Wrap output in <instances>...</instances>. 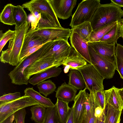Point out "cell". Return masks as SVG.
Returning <instances> with one entry per match:
<instances>
[{"label": "cell", "instance_id": "obj_1", "mask_svg": "<svg viewBox=\"0 0 123 123\" xmlns=\"http://www.w3.org/2000/svg\"><path fill=\"white\" fill-rule=\"evenodd\" d=\"M31 22L27 21L18 28H15L14 37L9 41L7 49L2 51L0 57L1 62L16 66L19 62L20 55L26 34L31 26Z\"/></svg>", "mask_w": 123, "mask_h": 123}, {"label": "cell", "instance_id": "obj_2", "mask_svg": "<svg viewBox=\"0 0 123 123\" xmlns=\"http://www.w3.org/2000/svg\"><path fill=\"white\" fill-rule=\"evenodd\" d=\"M123 16V10L112 2L100 4L90 21L93 31L118 21Z\"/></svg>", "mask_w": 123, "mask_h": 123}, {"label": "cell", "instance_id": "obj_3", "mask_svg": "<svg viewBox=\"0 0 123 123\" xmlns=\"http://www.w3.org/2000/svg\"><path fill=\"white\" fill-rule=\"evenodd\" d=\"M51 41L46 43L37 51L24 58L10 72L8 75L12 84L19 85L28 84L29 82L26 80L23 76L24 71L28 66L37 60L48 50Z\"/></svg>", "mask_w": 123, "mask_h": 123}, {"label": "cell", "instance_id": "obj_4", "mask_svg": "<svg viewBox=\"0 0 123 123\" xmlns=\"http://www.w3.org/2000/svg\"><path fill=\"white\" fill-rule=\"evenodd\" d=\"M100 0H83L79 4L72 16L70 26L72 28L87 21H90L100 4Z\"/></svg>", "mask_w": 123, "mask_h": 123}, {"label": "cell", "instance_id": "obj_5", "mask_svg": "<svg viewBox=\"0 0 123 123\" xmlns=\"http://www.w3.org/2000/svg\"><path fill=\"white\" fill-rule=\"evenodd\" d=\"M39 104L30 97L25 95L11 102H0V123L20 109Z\"/></svg>", "mask_w": 123, "mask_h": 123}, {"label": "cell", "instance_id": "obj_6", "mask_svg": "<svg viewBox=\"0 0 123 123\" xmlns=\"http://www.w3.org/2000/svg\"><path fill=\"white\" fill-rule=\"evenodd\" d=\"M81 73L85 84V88L90 92L104 90L105 79L91 64H88L77 69Z\"/></svg>", "mask_w": 123, "mask_h": 123}, {"label": "cell", "instance_id": "obj_7", "mask_svg": "<svg viewBox=\"0 0 123 123\" xmlns=\"http://www.w3.org/2000/svg\"><path fill=\"white\" fill-rule=\"evenodd\" d=\"M88 45L91 64L104 79L112 78L116 70V63L109 62L98 54L91 46Z\"/></svg>", "mask_w": 123, "mask_h": 123}, {"label": "cell", "instance_id": "obj_8", "mask_svg": "<svg viewBox=\"0 0 123 123\" xmlns=\"http://www.w3.org/2000/svg\"><path fill=\"white\" fill-rule=\"evenodd\" d=\"M71 48L68 41L64 40L51 41L49 49L37 60L53 58L62 65L69 55Z\"/></svg>", "mask_w": 123, "mask_h": 123}, {"label": "cell", "instance_id": "obj_9", "mask_svg": "<svg viewBox=\"0 0 123 123\" xmlns=\"http://www.w3.org/2000/svg\"><path fill=\"white\" fill-rule=\"evenodd\" d=\"M72 32L69 28H37L34 30H29L26 34L32 36H38L45 38L49 41L63 39L68 41Z\"/></svg>", "mask_w": 123, "mask_h": 123}, {"label": "cell", "instance_id": "obj_10", "mask_svg": "<svg viewBox=\"0 0 123 123\" xmlns=\"http://www.w3.org/2000/svg\"><path fill=\"white\" fill-rule=\"evenodd\" d=\"M24 8L29 7L36 10L47 17L59 28H62L48 0H32L23 4Z\"/></svg>", "mask_w": 123, "mask_h": 123}, {"label": "cell", "instance_id": "obj_11", "mask_svg": "<svg viewBox=\"0 0 123 123\" xmlns=\"http://www.w3.org/2000/svg\"><path fill=\"white\" fill-rule=\"evenodd\" d=\"M62 64L53 58H48L37 60L28 66L24 70L23 75L29 82L31 76L45 71L52 67H58Z\"/></svg>", "mask_w": 123, "mask_h": 123}, {"label": "cell", "instance_id": "obj_12", "mask_svg": "<svg viewBox=\"0 0 123 123\" xmlns=\"http://www.w3.org/2000/svg\"><path fill=\"white\" fill-rule=\"evenodd\" d=\"M57 17L67 19L72 16V11L76 0H48Z\"/></svg>", "mask_w": 123, "mask_h": 123}, {"label": "cell", "instance_id": "obj_13", "mask_svg": "<svg viewBox=\"0 0 123 123\" xmlns=\"http://www.w3.org/2000/svg\"><path fill=\"white\" fill-rule=\"evenodd\" d=\"M98 54L110 62L115 63L116 44H109L102 41L88 43Z\"/></svg>", "mask_w": 123, "mask_h": 123}, {"label": "cell", "instance_id": "obj_14", "mask_svg": "<svg viewBox=\"0 0 123 123\" xmlns=\"http://www.w3.org/2000/svg\"><path fill=\"white\" fill-rule=\"evenodd\" d=\"M86 88L80 90L74 100V123H80L82 120L85 111V102L86 92Z\"/></svg>", "mask_w": 123, "mask_h": 123}, {"label": "cell", "instance_id": "obj_15", "mask_svg": "<svg viewBox=\"0 0 123 123\" xmlns=\"http://www.w3.org/2000/svg\"><path fill=\"white\" fill-rule=\"evenodd\" d=\"M86 61L71 46V51L68 57L64 62V73H68L69 70L77 69L87 64Z\"/></svg>", "mask_w": 123, "mask_h": 123}, {"label": "cell", "instance_id": "obj_16", "mask_svg": "<svg viewBox=\"0 0 123 123\" xmlns=\"http://www.w3.org/2000/svg\"><path fill=\"white\" fill-rule=\"evenodd\" d=\"M70 40L71 46L74 48L87 62L91 64L89 52L88 42L75 32H72L70 37Z\"/></svg>", "mask_w": 123, "mask_h": 123}, {"label": "cell", "instance_id": "obj_17", "mask_svg": "<svg viewBox=\"0 0 123 123\" xmlns=\"http://www.w3.org/2000/svg\"><path fill=\"white\" fill-rule=\"evenodd\" d=\"M49 41H50L40 37L32 36L26 34L20 55L19 62L24 58L30 49L36 46L42 45Z\"/></svg>", "mask_w": 123, "mask_h": 123}, {"label": "cell", "instance_id": "obj_18", "mask_svg": "<svg viewBox=\"0 0 123 123\" xmlns=\"http://www.w3.org/2000/svg\"><path fill=\"white\" fill-rule=\"evenodd\" d=\"M62 71L60 68L52 67L33 75L29 80V83L34 86L50 78L59 76Z\"/></svg>", "mask_w": 123, "mask_h": 123}, {"label": "cell", "instance_id": "obj_19", "mask_svg": "<svg viewBox=\"0 0 123 123\" xmlns=\"http://www.w3.org/2000/svg\"><path fill=\"white\" fill-rule=\"evenodd\" d=\"M77 92L76 89L64 82L58 87L56 91L55 97L69 103L74 100Z\"/></svg>", "mask_w": 123, "mask_h": 123}, {"label": "cell", "instance_id": "obj_20", "mask_svg": "<svg viewBox=\"0 0 123 123\" xmlns=\"http://www.w3.org/2000/svg\"><path fill=\"white\" fill-rule=\"evenodd\" d=\"M118 88L113 86L111 88L104 90L106 104L115 109L122 110L123 102L118 91Z\"/></svg>", "mask_w": 123, "mask_h": 123}, {"label": "cell", "instance_id": "obj_21", "mask_svg": "<svg viewBox=\"0 0 123 123\" xmlns=\"http://www.w3.org/2000/svg\"><path fill=\"white\" fill-rule=\"evenodd\" d=\"M25 95L29 96L38 103L39 105L48 108L54 107V104L49 98L44 97L35 90L32 87L26 88L24 90Z\"/></svg>", "mask_w": 123, "mask_h": 123}, {"label": "cell", "instance_id": "obj_22", "mask_svg": "<svg viewBox=\"0 0 123 123\" xmlns=\"http://www.w3.org/2000/svg\"><path fill=\"white\" fill-rule=\"evenodd\" d=\"M68 84L77 90H82L85 88V83L80 72L77 69H72L69 71Z\"/></svg>", "mask_w": 123, "mask_h": 123}, {"label": "cell", "instance_id": "obj_23", "mask_svg": "<svg viewBox=\"0 0 123 123\" xmlns=\"http://www.w3.org/2000/svg\"><path fill=\"white\" fill-rule=\"evenodd\" d=\"M68 103L57 98L55 104L58 117L60 123H66L67 119L71 109L68 106Z\"/></svg>", "mask_w": 123, "mask_h": 123}, {"label": "cell", "instance_id": "obj_24", "mask_svg": "<svg viewBox=\"0 0 123 123\" xmlns=\"http://www.w3.org/2000/svg\"><path fill=\"white\" fill-rule=\"evenodd\" d=\"M22 6H13V18L15 23V28H18L26 22L28 17Z\"/></svg>", "mask_w": 123, "mask_h": 123}, {"label": "cell", "instance_id": "obj_25", "mask_svg": "<svg viewBox=\"0 0 123 123\" xmlns=\"http://www.w3.org/2000/svg\"><path fill=\"white\" fill-rule=\"evenodd\" d=\"M72 32H75L79 35L88 43L89 37L93 31L90 21L85 22L71 28Z\"/></svg>", "mask_w": 123, "mask_h": 123}, {"label": "cell", "instance_id": "obj_26", "mask_svg": "<svg viewBox=\"0 0 123 123\" xmlns=\"http://www.w3.org/2000/svg\"><path fill=\"white\" fill-rule=\"evenodd\" d=\"M121 37L120 25L118 22L117 24L103 37L100 41L109 44H116L118 39Z\"/></svg>", "mask_w": 123, "mask_h": 123}, {"label": "cell", "instance_id": "obj_27", "mask_svg": "<svg viewBox=\"0 0 123 123\" xmlns=\"http://www.w3.org/2000/svg\"><path fill=\"white\" fill-rule=\"evenodd\" d=\"M117 22H115L97 30L92 31L90 34L88 43L100 41L103 37L117 24Z\"/></svg>", "mask_w": 123, "mask_h": 123}, {"label": "cell", "instance_id": "obj_28", "mask_svg": "<svg viewBox=\"0 0 123 123\" xmlns=\"http://www.w3.org/2000/svg\"><path fill=\"white\" fill-rule=\"evenodd\" d=\"M106 110L104 123H120L122 110L116 109L109 104Z\"/></svg>", "mask_w": 123, "mask_h": 123}, {"label": "cell", "instance_id": "obj_29", "mask_svg": "<svg viewBox=\"0 0 123 123\" xmlns=\"http://www.w3.org/2000/svg\"><path fill=\"white\" fill-rule=\"evenodd\" d=\"M13 6L12 4L9 3L5 6L0 14L1 22L8 25H15L13 14Z\"/></svg>", "mask_w": 123, "mask_h": 123}, {"label": "cell", "instance_id": "obj_30", "mask_svg": "<svg viewBox=\"0 0 123 123\" xmlns=\"http://www.w3.org/2000/svg\"><path fill=\"white\" fill-rule=\"evenodd\" d=\"M46 109L40 105H33L30 109L31 113V119L36 123H42L45 115Z\"/></svg>", "mask_w": 123, "mask_h": 123}, {"label": "cell", "instance_id": "obj_31", "mask_svg": "<svg viewBox=\"0 0 123 123\" xmlns=\"http://www.w3.org/2000/svg\"><path fill=\"white\" fill-rule=\"evenodd\" d=\"M86 123H94L95 116L90 94L86 93L84 115Z\"/></svg>", "mask_w": 123, "mask_h": 123}, {"label": "cell", "instance_id": "obj_32", "mask_svg": "<svg viewBox=\"0 0 123 123\" xmlns=\"http://www.w3.org/2000/svg\"><path fill=\"white\" fill-rule=\"evenodd\" d=\"M115 50V63L116 70L119 74L121 78L123 80V46L116 43Z\"/></svg>", "mask_w": 123, "mask_h": 123}, {"label": "cell", "instance_id": "obj_33", "mask_svg": "<svg viewBox=\"0 0 123 123\" xmlns=\"http://www.w3.org/2000/svg\"><path fill=\"white\" fill-rule=\"evenodd\" d=\"M39 92L45 97L53 93L56 88L55 84L51 80L43 81L37 85Z\"/></svg>", "mask_w": 123, "mask_h": 123}, {"label": "cell", "instance_id": "obj_34", "mask_svg": "<svg viewBox=\"0 0 123 123\" xmlns=\"http://www.w3.org/2000/svg\"><path fill=\"white\" fill-rule=\"evenodd\" d=\"M58 117L56 106L46 109L44 120L42 123H59Z\"/></svg>", "mask_w": 123, "mask_h": 123}, {"label": "cell", "instance_id": "obj_35", "mask_svg": "<svg viewBox=\"0 0 123 123\" xmlns=\"http://www.w3.org/2000/svg\"><path fill=\"white\" fill-rule=\"evenodd\" d=\"M15 33V30L12 31L9 29L3 34L2 36L0 38V52L7 42L14 37Z\"/></svg>", "mask_w": 123, "mask_h": 123}, {"label": "cell", "instance_id": "obj_36", "mask_svg": "<svg viewBox=\"0 0 123 123\" xmlns=\"http://www.w3.org/2000/svg\"><path fill=\"white\" fill-rule=\"evenodd\" d=\"M41 15V18L39 21L37 27V28H59L46 16L42 15Z\"/></svg>", "mask_w": 123, "mask_h": 123}, {"label": "cell", "instance_id": "obj_37", "mask_svg": "<svg viewBox=\"0 0 123 123\" xmlns=\"http://www.w3.org/2000/svg\"><path fill=\"white\" fill-rule=\"evenodd\" d=\"M19 92L5 94L0 97V102H8L17 99L21 97Z\"/></svg>", "mask_w": 123, "mask_h": 123}, {"label": "cell", "instance_id": "obj_38", "mask_svg": "<svg viewBox=\"0 0 123 123\" xmlns=\"http://www.w3.org/2000/svg\"><path fill=\"white\" fill-rule=\"evenodd\" d=\"M94 93L100 106L105 111L107 104L104 90L96 91Z\"/></svg>", "mask_w": 123, "mask_h": 123}, {"label": "cell", "instance_id": "obj_39", "mask_svg": "<svg viewBox=\"0 0 123 123\" xmlns=\"http://www.w3.org/2000/svg\"><path fill=\"white\" fill-rule=\"evenodd\" d=\"M26 112L25 108L18 111L15 113L14 120L16 123H25Z\"/></svg>", "mask_w": 123, "mask_h": 123}, {"label": "cell", "instance_id": "obj_40", "mask_svg": "<svg viewBox=\"0 0 123 123\" xmlns=\"http://www.w3.org/2000/svg\"><path fill=\"white\" fill-rule=\"evenodd\" d=\"M29 18L31 27L30 29L32 30H34L37 28L38 22L36 18L33 14L30 15Z\"/></svg>", "mask_w": 123, "mask_h": 123}, {"label": "cell", "instance_id": "obj_41", "mask_svg": "<svg viewBox=\"0 0 123 123\" xmlns=\"http://www.w3.org/2000/svg\"><path fill=\"white\" fill-rule=\"evenodd\" d=\"M24 8H27L30 12L31 14L34 15L35 17L38 22L41 17L40 12L38 11L31 7L26 6Z\"/></svg>", "mask_w": 123, "mask_h": 123}, {"label": "cell", "instance_id": "obj_42", "mask_svg": "<svg viewBox=\"0 0 123 123\" xmlns=\"http://www.w3.org/2000/svg\"><path fill=\"white\" fill-rule=\"evenodd\" d=\"M44 44L36 46L30 49L28 51L24 58L30 55L37 51L42 47Z\"/></svg>", "mask_w": 123, "mask_h": 123}, {"label": "cell", "instance_id": "obj_43", "mask_svg": "<svg viewBox=\"0 0 123 123\" xmlns=\"http://www.w3.org/2000/svg\"><path fill=\"white\" fill-rule=\"evenodd\" d=\"M74 106L73 105L71 108L69 115L66 123H74Z\"/></svg>", "mask_w": 123, "mask_h": 123}, {"label": "cell", "instance_id": "obj_44", "mask_svg": "<svg viewBox=\"0 0 123 123\" xmlns=\"http://www.w3.org/2000/svg\"><path fill=\"white\" fill-rule=\"evenodd\" d=\"M105 112L100 116L95 117L94 123H104Z\"/></svg>", "mask_w": 123, "mask_h": 123}, {"label": "cell", "instance_id": "obj_45", "mask_svg": "<svg viewBox=\"0 0 123 123\" xmlns=\"http://www.w3.org/2000/svg\"><path fill=\"white\" fill-rule=\"evenodd\" d=\"M15 118V113L12 115L1 123H13Z\"/></svg>", "mask_w": 123, "mask_h": 123}, {"label": "cell", "instance_id": "obj_46", "mask_svg": "<svg viewBox=\"0 0 123 123\" xmlns=\"http://www.w3.org/2000/svg\"><path fill=\"white\" fill-rule=\"evenodd\" d=\"M111 1L119 7H123V0H111Z\"/></svg>", "mask_w": 123, "mask_h": 123}, {"label": "cell", "instance_id": "obj_47", "mask_svg": "<svg viewBox=\"0 0 123 123\" xmlns=\"http://www.w3.org/2000/svg\"><path fill=\"white\" fill-rule=\"evenodd\" d=\"M118 22L119 23L121 28V37L123 39V18H121Z\"/></svg>", "mask_w": 123, "mask_h": 123}, {"label": "cell", "instance_id": "obj_48", "mask_svg": "<svg viewBox=\"0 0 123 123\" xmlns=\"http://www.w3.org/2000/svg\"><path fill=\"white\" fill-rule=\"evenodd\" d=\"M118 91L123 102V88H118Z\"/></svg>", "mask_w": 123, "mask_h": 123}, {"label": "cell", "instance_id": "obj_49", "mask_svg": "<svg viewBox=\"0 0 123 123\" xmlns=\"http://www.w3.org/2000/svg\"><path fill=\"white\" fill-rule=\"evenodd\" d=\"M80 123H86L84 116L82 120Z\"/></svg>", "mask_w": 123, "mask_h": 123}, {"label": "cell", "instance_id": "obj_50", "mask_svg": "<svg viewBox=\"0 0 123 123\" xmlns=\"http://www.w3.org/2000/svg\"><path fill=\"white\" fill-rule=\"evenodd\" d=\"M3 33L2 31H0V37H1V36H2L3 34Z\"/></svg>", "mask_w": 123, "mask_h": 123}, {"label": "cell", "instance_id": "obj_51", "mask_svg": "<svg viewBox=\"0 0 123 123\" xmlns=\"http://www.w3.org/2000/svg\"><path fill=\"white\" fill-rule=\"evenodd\" d=\"M13 123H16L15 121L14 122H13Z\"/></svg>", "mask_w": 123, "mask_h": 123}, {"label": "cell", "instance_id": "obj_52", "mask_svg": "<svg viewBox=\"0 0 123 123\" xmlns=\"http://www.w3.org/2000/svg\"><path fill=\"white\" fill-rule=\"evenodd\" d=\"M122 110H123V107Z\"/></svg>", "mask_w": 123, "mask_h": 123}]
</instances>
